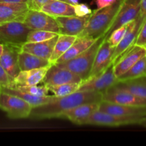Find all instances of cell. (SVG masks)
I'll return each mask as SVG.
<instances>
[{"label": "cell", "instance_id": "cell-23", "mask_svg": "<svg viewBox=\"0 0 146 146\" xmlns=\"http://www.w3.org/2000/svg\"><path fill=\"white\" fill-rule=\"evenodd\" d=\"M40 11L53 17L75 15L74 5L62 0H52L47 3L42 7Z\"/></svg>", "mask_w": 146, "mask_h": 146}, {"label": "cell", "instance_id": "cell-12", "mask_svg": "<svg viewBox=\"0 0 146 146\" xmlns=\"http://www.w3.org/2000/svg\"><path fill=\"white\" fill-rule=\"evenodd\" d=\"M143 21L140 16H139L135 20L132 21L127 24V31L120 41V44L115 48L112 56V64H114L117 59L120 58V56L125 52L127 50L131 48L135 45L137 34L140 31Z\"/></svg>", "mask_w": 146, "mask_h": 146}, {"label": "cell", "instance_id": "cell-27", "mask_svg": "<svg viewBox=\"0 0 146 146\" xmlns=\"http://www.w3.org/2000/svg\"><path fill=\"white\" fill-rule=\"evenodd\" d=\"M77 38V36H76L59 34L57 42L54 45L53 52L50 58V64H55L57 60L69 49V48L71 46L72 44L74 42Z\"/></svg>", "mask_w": 146, "mask_h": 146}, {"label": "cell", "instance_id": "cell-11", "mask_svg": "<svg viewBox=\"0 0 146 146\" xmlns=\"http://www.w3.org/2000/svg\"><path fill=\"white\" fill-rule=\"evenodd\" d=\"M146 55V48L141 46L135 45L123 53L116 61L114 65V72L116 77L120 76L130 69L139 60Z\"/></svg>", "mask_w": 146, "mask_h": 146}, {"label": "cell", "instance_id": "cell-16", "mask_svg": "<svg viewBox=\"0 0 146 146\" xmlns=\"http://www.w3.org/2000/svg\"><path fill=\"white\" fill-rule=\"evenodd\" d=\"M114 49L115 48L110 45L108 41L104 38L94 58L90 77L95 76L102 74L111 65L112 56Z\"/></svg>", "mask_w": 146, "mask_h": 146}, {"label": "cell", "instance_id": "cell-35", "mask_svg": "<svg viewBox=\"0 0 146 146\" xmlns=\"http://www.w3.org/2000/svg\"><path fill=\"white\" fill-rule=\"evenodd\" d=\"M135 44L146 48V19L142 24Z\"/></svg>", "mask_w": 146, "mask_h": 146}, {"label": "cell", "instance_id": "cell-9", "mask_svg": "<svg viewBox=\"0 0 146 146\" xmlns=\"http://www.w3.org/2000/svg\"><path fill=\"white\" fill-rule=\"evenodd\" d=\"M102 101L131 106L146 107V99L113 86L102 94Z\"/></svg>", "mask_w": 146, "mask_h": 146}, {"label": "cell", "instance_id": "cell-19", "mask_svg": "<svg viewBox=\"0 0 146 146\" xmlns=\"http://www.w3.org/2000/svg\"><path fill=\"white\" fill-rule=\"evenodd\" d=\"M19 50V47L4 44V51L0 56V64L13 81L20 72L18 64Z\"/></svg>", "mask_w": 146, "mask_h": 146}, {"label": "cell", "instance_id": "cell-5", "mask_svg": "<svg viewBox=\"0 0 146 146\" xmlns=\"http://www.w3.org/2000/svg\"><path fill=\"white\" fill-rule=\"evenodd\" d=\"M30 31L24 22L11 21L0 24V43L21 48L27 42Z\"/></svg>", "mask_w": 146, "mask_h": 146}, {"label": "cell", "instance_id": "cell-33", "mask_svg": "<svg viewBox=\"0 0 146 146\" xmlns=\"http://www.w3.org/2000/svg\"><path fill=\"white\" fill-rule=\"evenodd\" d=\"M51 1H52V0H30L29 7L31 9L40 10L42 6ZM62 1H66V2L73 4V5L78 3V0H62Z\"/></svg>", "mask_w": 146, "mask_h": 146}, {"label": "cell", "instance_id": "cell-7", "mask_svg": "<svg viewBox=\"0 0 146 146\" xmlns=\"http://www.w3.org/2000/svg\"><path fill=\"white\" fill-rule=\"evenodd\" d=\"M143 118L140 117L122 116L113 115L108 113L97 111L87 120L85 125H100V126L117 127L121 125L139 124Z\"/></svg>", "mask_w": 146, "mask_h": 146}, {"label": "cell", "instance_id": "cell-38", "mask_svg": "<svg viewBox=\"0 0 146 146\" xmlns=\"http://www.w3.org/2000/svg\"><path fill=\"white\" fill-rule=\"evenodd\" d=\"M140 17L144 22L146 19V0H140Z\"/></svg>", "mask_w": 146, "mask_h": 146}, {"label": "cell", "instance_id": "cell-20", "mask_svg": "<svg viewBox=\"0 0 146 146\" xmlns=\"http://www.w3.org/2000/svg\"><path fill=\"white\" fill-rule=\"evenodd\" d=\"M51 65L39 68L20 71L17 77L14 79L13 84L10 86L38 85L40 83L42 82L43 79Z\"/></svg>", "mask_w": 146, "mask_h": 146}, {"label": "cell", "instance_id": "cell-41", "mask_svg": "<svg viewBox=\"0 0 146 146\" xmlns=\"http://www.w3.org/2000/svg\"><path fill=\"white\" fill-rule=\"evenodd\" d=\"M3 51H4V44L0 43V56H1V54H2Z\"/></svg>", "mask_w": 146, "mask_h": 146}, {"label": "cell", "instance_id": "cell-3", "mask_svg": "<svg viewBox=\"0 0 146 146\" xmlns=\"http://www.w3.org/2000/svg\"><path fill=\"white\" fill-rule=\"evenodd\" d=\"M104 38L103 36L98 37L91 46L89 47L87 50L76 56L75 58L68 61L54 64L62 68L70 70L72 72L79 76L82 78V81H85L90 77V71L92 67L94 58Z\"/></svg>", "mask_w": 146, "mask_h": 146}, {"label": "cell", "instance_id": "cell-10", "mask_svg": "<svg viewBox=\"0 0 146 146\" xmlns=\"http://www.w3.org/2000/svg\"><path fill=\"white\" fill-rule=\"evenodd\" d=\"M24 23L31 30H43L59 34V27L55 18L40 10L30 9Z\"/></svg>", "mask_w": 146, "mask_h": 146}, {"label": "cell", "instance_id": "cell-21", "mask_svg": "<svg viewBox=\"0 0 146 146\" xmlns=\"http://www.w3.org/2000/svg\"><path fill=\"white\" fill-rule=\"evenodd\" d=\"M58 36L51 38V39L41 41V42H26L21 46L20 50L25 51V52L30 53V54H34L40 58L50 61V58L52 54L53 50H54V45L57 42Z\"/></svg>", "mask_w": 146, "mask_h": 146}, {"label": "cell", "instance_id": "cell-14", "mask_svg": "<svg viewBox=\"0 0 146 146\" xmlns=\"http://www.w3.org/2000/svg\"><path fill=\"white\" fill-rule=\"evenodd\" d=\"M90 15L85 17L74 15L54 17L58 24L59 34L77 36L86 27Z\"/></svg>", "mask_w": 146, "mask_h": 146}, {"label": "cell", "instance_id": "cell-18", "mask_svg": "<svg viewBox=\"0 0 146 146\" xmlns=\"http://www.w3.org/2000/svg\"><path fill=\"white\" fill-rule=\"evenodd\" d=\"M100 104V102H93L81 104L64 113L61 118L77 125H85L87 120L95 111H98Z\"/></svg>", "mask_w": 146, "mask_h": 146}, {"label": "cell", "instance_id": "cell-25", "mask_svg": "<svg viewBox=\"0 0 146 146\" xmlns=\"http://www.w3.org/2000/svg\"><path fill=\"white\" fill-rule=\"evenodd\" d=\"M18 64L20 71L39 68L51 65L50 61L19 50L18 53Z\"/></svg>", "mask_w": 146, "mask_h": 146}, {"label": "cell", "instance_id": "cell-37", "mask_svg": "<svg viewBox=\"0 0 146 146\" xmlns=\"http://www.w3.org/2000/svg\"><path fill=\"white\" fill-rule=\"evenodd\" d=\"M117 0H95V4L97 6V9H101L107 7L108 6L112 5L114 4Z\"/></svg>", "mask_w": 146, "mask_h": 146}, {"label": "cell", "instance_id": "cell-31", "mask_svg": "<svg viewBox=\"0 0 146 146\" xmlns=\"http://www.w3.org/2000/svg\"><path fill=\"white\" fill-rule=\"evenodd\" d=\"M9 87H14L20 91H24L31 95L37 96H46L49 95V92H50L47 86L44 84L43 86H12Z\"/></svg>", "mask_w": 146, "mask_h": 146}, {"label": "cell", "instance_id": "cell-22", "mask_svg": "<svg viewBox=\"0 0 146 146\" xmlns=\"http://www.w3.org/2000/svg\"><path fill=\"white\" fill-rule=\"evenodd\" d=\"M0 91L20 97L23 100L29 103L33 108L52 102L53 101L58 98L54 95H48L46 96H37L31 95V94L24 92V91H20V90L14 88V87H2V88H0Z\"/></svg>", "mask_w": 146, "mask_h": 146}, {"label": "cell", "instance_id": "cell-13", "mask_svg": "<svg viewBox=\"0 0 146 146\" xmlns=\"http://www.w3.org/2000/svg\"><path fill=\"white\" fill-rule=\"evenodd\" d=\"M82 78L67 68H62L56 64H52L49 68L42 83L44 85L57 86L68 83H81Z\"/></svg>", "mask_w": 146, "mask_h": 146}, {"label": "cell", "instance_id": "cell-30", "mask_svg": "<svg viewBox=\"0 0 146 146\" xmlns=\"http://www.w3.org/2000/svg\"><path fill=\"white\" fill-rule=\"evenodd\" d=\"M58 35V33L52 32V31H43V30H31L27 35V42H41V41L51 39Z\"/></svg>", "mask_w": 146, "mask_h": 146}, {"label": "cell", "instance_id": "cell-1", "mask_svg": "<svg viewBox=\"0 0 146 146\" xmlns=\"http://www.w3.org/2000/svg\"><path fill=\"white\" fill-rule=\"evenodd\" d=\"M102 101V94L101 93L77 91L70 95L57 98L52 102L34 107L31 110L29 118L36 120L61 118L64 113L81 104Z\"/></svg>", "mask_w": 146, "mask_h": 146}, {"label": "cell", "instance_id": "cell-40", "mask_svg": "<svg viewBox=\"0 0 146 146\" xmlns=\"http://www.w3.org/2000/svg\"><path fill=\"white\" fill-rule=\"evenodd\" d=\"M139 125H140L141 126L144 127V128H146V117L141 121V122L139 123Z\"/></svg>", "mask_w": 146, "mask_h": 146}, {"label": "cell", "instance_id": "cell-39", "mask_svg": "<svg viewBox=\"0 0 146 146\" xmlns=\"http://www.w3.org/2000/svg\"><path fill=\"white\" fill-rule=\"evenodd\" d=\"M0 2L4 3H26L29 6L30 0H0Z\"/></svg>", "mask_w": 146, "mask_h": 146}, {"label": "cell", "instance_id": "cell-2", "mask_svg": "<svg viewBox=\"0 0 146 146\" xmlns=\"http://www.w3.org/2000/svg\"><path fill=\"white\" fill-rule=\"evenodd\" d=\"M123 2L124 0H117L112 5L96 9L92 13L87 26L77 37L97 38L104 35L111 27Z\"/></svg>", "mask_w": 146, "mask_h": 146}, {"label": "cell", "instance_id": "cell-24", "mask_svg": "<svg viewBox=\"0 0 146 146\" xmlns=\"http://www.w3.org/2000/svg\"><path fill=\"white\" fill-rule=\"evenodd\" d=\"M96 39L97 38H90V37H77L69 49L57 60L55 64L65 62L75 58L76 56L87 50L89 47L91 46Z\"/></svg>", "mask_w": 146, "mask_h": 146}, {"label": "cell", "instance_id": "cell-17", "mask_svg": "<svg viewBox=\"0 0 146 146\" xmlns=\"http://www.w3.org/2000/svg\"><path fill=\"white\" fill-rule=\"evenodd\" d=\"M99 111L122 116L140 117L143 118L146 117V107L122 105L104 101L100 102Z\"/></svg>", "mask_w": 146, "mask_h": 146}, {"label": "cell", "instance_id": "cell-34", "mask_svg": "<svg viewBox=\"0 0 146 146\" xmlns=\"http://www.w3.org/2000/svg\"><path fill=\"white\" fill-rule=\"evenodd\" d=\"M74 13L77 17H85L90 15L92 13L91 9L85 4H77L74 5Z\"/></svg>", "mask_w": 146, "mask_h": 146}, {"label": "cell", "instance_id": "cell-29", "mask_svg": "<svg viewBox=\"0 0 146 146\" xmlns=\"http://www.w3.org/2000/svg\"><path fill=\"white\" fill-rule=\"evenodd\" d=\"M81 83H68L57 86H49L47 88L53 95L60 98L70 95L78 91Z\"/></svg>", "mask_w": 146, "mask_h": 146}, {"label": "cell", "instance_id": "cell-8", "mask_svg": "<svg viewBox=\"0 0 146 146\" xmlns=\"http://www.w3.org/2000/svg\"><path fill=\"white\" fill-rule=\"evenodd\" d=\"M140 14V0H124L123 5L111 27L103 35L107 39L110 34L119 27L135 20Z\"/></svg>", "mask_w": 146, "mask_h": 146}, {"label": "cell", "instance_id": "cell-6", "mask_svg": "<svg viewBox=\"0 0 146 146\" xmlns=\"http://www.w3.org/2000/svg\"><path fill=\"white\" fill-rule=\"evenodd\" d=\"M117 81V78L114 72V65L112 64L102 74L82 81L78 91H94L103 94L114 86Z\"/></svg>", "mask_w": 146, "mask_h": 146}, {"label": "cell", "instance_id": "cell-15", "mask_svg": "<svg viewBox=\"0 0 146 146\" xmlns=\"http://www.w3.org/2000/svg\"><path fill=\"white\" fill-rule=\"evenodd\" d=\"M30 7L26 3L0 2V24L11 21L24 22Z\"/></svg>", "mask_w": 146, "mask_h": 146}, {"label": "cell", "instance_id": "cell-36", "mask_svg": "<svg viewBox=\"0 0 146 146\" xmlns=\"http://www.w3.org/2000/svg\"><path fill=\"white\" fill-rule=\"evenodd\" d=\"M13 82L14 81L10 78L0 64V88L10 86Z\"/></svg>", "mask_w": 146, "mask_h": 146}, {"label": "cell", "instance_id": "cell-32", "mask_svg": "<svg viewBox=\"0 0 146 146\" xmlns=\"http://www.w3.org/2000/svg\"><path fill=\"white\" fill-rule=\"evenodd\" d=\"M127 31V24L122 27H119V28L116 29L115 30L113 31L111 34L109 35L107 37V40L108 42L110 43V45L115 48L117 45L120 43L123 37L125 36Z\"/></svg>", "mask_w": 146, "mask_h": 146}, {"label": "cell", "instance_id": "cell-4", "mask_svg": "<svg viewBox=\"0 0 146 146\" xmlns=\"http://www.w3.org/2000/svg\"><path fill=\"white\" fill-rule=\"evenodd\" d=\"M33 107L17 96L0 91V109L11 119L29 118Z\"/></svg>", "mask_w": 146, "mask_h": 146}, {"label": "cell", "instance_id": "cell-26", "mask_svg": "<svg viewBox=\"0 0 146 146\" xmlns=\"http://www.w3.org/2000/svg\"><path fill=\"white\" fill-rule=\"evenodd\" d=\"M114 86L146 99V76L125 81H119Z\"/></svg>", "mask_w": 146, "mask_h": 146}, {"label": "cell", "instance_id": "cell-28", "mask_svg": "<svg viewBox=\"0 0 146 146\" xmlns=\"http://www.w3.org/2000/svg\"><path fill=\"white\" fill-rule=\"evenodd\" d=\"M146 76V55L140 58L125 74L117 78V81H125Z\"/></svg>", "mask_w": 146, "mask_h": 146}]
</instances>
